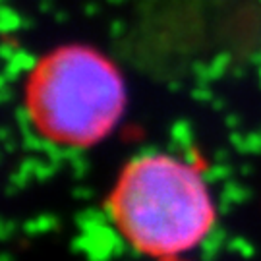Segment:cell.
Listing matches in <instances>:
<instances>
[{
  "label": "cell",
  "mask_w": 261,
  "mask_h": 261,
  "mask_svg": "<svg viewBox=\"0 0 261 261\" xmlns=\"http://www.w3.org/2000/svg\"><path fill=\"white\" fill-rule=\"evenodd\" d=\"M25 107L45 140L62 147H89L109 138L120 122L126 85L118 68L99 50L60 47L33 68Z\"/></svg>",
  "instance_id": "cell-2"
},
{
  "label": "cell",
  "mask_w": 261,
  "mask_h": 261,
  "mask_svg": "<svg viewBox=\"0 0 261 261\" xmlns=\"http://www.w3.org/2000/svg\"><path fill=\"white\" fill-rule=\"evenodd\" d=\"M109 217L138 253L174 261L201 246L217 211L201 168L178 155L147 153L118 174Z\"/></svg>",
  "instance_id": "cell-1"
}]
</instances>
